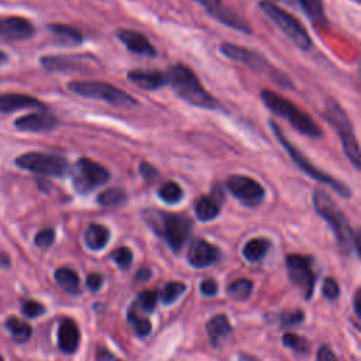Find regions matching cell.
Segmentation results:
<instances>
[{"label":"cell","instance_id":"cell-54","mask_svg":"<svg viewBox=\"0 0 361 361\" xmlns=\"http://www.w3.org/2000/svg\"><path fill=\"white\" fill-rule=\"evenodd\" d=\"M0 361H3V358H1V355H0Z\"/></svg>","mask_w":361,"mask_h":361},{"label":"cell","instance_id":"cell-43","mask_svg":"<svg viewBox=\"0 0 361 361\" xmlns=\"http://www.w3.org/2000/svg\"><path fill=\"white\" fill-rule=\"evenodd\" d=\"M316 361H337V357L330 347L322 345L316 354Z\"/></svg>","mask_w":361,"mask_h":361},{"label":"cell","instance_id":"cell-9","mask_svg":"<svg viewBox=\"0 0 361 361\" xmlns=\"http://www.w3.org/2000/svg\"><path fill=\"white\" fill-rule=\"evenodd\" d=\"M16 165L24 171L44 175L62 178L68 172V161L65 157L49 152H25L16 158Z\"/></svg>","mask_w":361,"mask_h":361},{"label":"cell","instance_id":"cell-7","mask_svg":"<svg viewBox=\"0 0 361 361\" xmlns=\"http://www.w3.org/2000/svg\"><path fill=\"white\" fill-rule=\"evenodd\" d=\"M68 89L82 97L102 100L104 103H109L121 109H131L138 104V102L134 97H131L127 92L106 82L76 80V82L68 83Z\"/></svg>","mask_w":361,"mask_h":361},{"label":"cell","instance_id":"cell-45","mask_svg":"<svg viewBox=\"0 0 361 361\" xmlns=\"http://www.w3.org/2000/svg\"><path fill=\"white\" fill-rule=\"evenodd\" d=\"M140 172L144 176V179H147V180H152V179H155L158 176V171L151 164H148V162H142L141 164Z\"/></svg>","mask_w":361,"mask_h":361},{"label":"cell","instance_id":"cell-11","mask_svg":"<svg viewBox=\"0 0 361 361\" xmlns=\"http://www.w3.org/2000/svg\"><path fill=\"white\" fill-rule=\"evenodd\" d=\"M109 179L110 172L103 165L89 158H79L72 168V185L80 195L92 192L109 182Z\"/></svg>","mask_w":361,"mask_h":361},{"label":"cell","instance_id":"cell-19","mask_svg":"<svg viewBox=\"0 0 361 361\" xmlns=\"http://www.w3.org/2000/svg\"><path fill=\"white\" fill-rule=\"evenodd\" d=\"M21 109H39L47 110L44 103L38 99L21 94V93H6L0 94V113H11Z\"/></svg>","mask_w":361,"mask_h":361},{"label":"cell","instance_id":"cell-44","mask_svg":"<svg viewBox=\"0 0 361 361\" xmlns=\"http://www.w3.org/2000/svg\"><path fill=\"white\" fill-rule=\"evenodd\" d=\"M217 289H219L217 283L212 279H206L200 283V292L206 296H214L217 293Z\"/></svg>","mask_w":361,"mask_h":361},{"label":"cell","instance_id":"cell-29","mask_svg":"<svg viewBox=\"0 0 361 361\" xmlns=\"http://www.w3.org/2000/svg\"><path fill=\"white\" fill-rule=\"evenodd\" d=\"M303 11L312 20L314 25H326L327 18L324 14V7L322 0H299Z\"/></svg>","mask_w":361,"mask_h":361},{"label":"cell","instance_id":"cell-26","mask_svg":"<svg viewBox=\"0 0 361 361\" xmlns=\"http://www.w3.org/2000/svg\"><path fill=\"white\" fill-rule=\"evenodd\" d=\"M196 217L200 221H210L220 213V203L213 196H203L195 204Z\"/></svg>","mask_w":361,"mask_h":361},{"label":"cell","instance_id":"cell-5","mask_svg":"<svg viewBox=\"0 0 361 361\" xmlns=\"http://www.w3.org/2000/svg\"><path fill=\"white\" fill-rule=\"evenodd\" d=\"M269 127H271L272 133L275 134L276 140L279 141V144L285 148V151L288 152V155L292 158V161H293L307 176H310L312 179L317 180V182H320V183H324V185L330 186L337 195H340V196L344 197V199H347V197L351 196V190H350L343 182H340L338 179L330 176L329 173H326L324 171L319 169L317 166H314V165L307 159V157H306L296 145H293V144L286 138V135L282 133L281 127H279L275 121H269Z\"/></svg>","mask_w":361,"mask_h":361},{"label":"cell","instance_id":"cell-41","mask_svg":"<svg viewBox=\"0 0 361 361\" xmlns=\"http://www.w3.org/2000/svg\"><path fill=\"white\" fill-rule=\"evenodd\" d=\"M322 292L323 295L327 298V299H336L338 295H340V288L337 285V282L333 279V278H327L324 279L323 282V286H322Z\"/></svg>","mask_w":361,"mask_h":361},{"label":"cell","instance_id":"cell-18","mask_svg":"<svg viewBox=\"0 0 361 361\" xmlns=\"http://www.w3.org/2000/svg\"><path fill=\"white\" fill-rule=\"evenodd\" d=\"M117 38L124 44V47L134 54L138 55H147V56H154L157 55V51L154 45L148 41V38L134 30L128 28H120L117 31Z\"/></svg>","mask_w":361,"mask_h":361},{"label":"cell","instance_id":"cell-3","mask_svg":"<svg viewBox=\"0 0 361 361\" xmlns=\"http://www.w3.org/2000/svg\"><path fill=\"white\" fill-rule=\"evenodd\" d=\"M259 96H261L262 103L274 114L288 120L300 134L312 137V138H319L323 135L322 128L312 120V117L307 113H305L303 110H300L290 100L285 99L283 96H281L276 92L269 90V89H264Z\"/></svg>","mask_w":361,"mask_h":361},{"label":"cell","instance_id":"cell-52","mask_svg":"<svg viewBox=\"0 0 361 361\" xmlns=\"http://www.w3.org/2000/svg\"><path fill=\"white\" fill-rule=\"evenodd\" d=\"M275 1H282V3H286V4H292L293 0H275Z\"/></svg>","mask_w":361,"mask_h":361},{"label":"cell","instance_id":"cell-20","mask_svg":"<svg viewBox=\"0 0 361 361\" xmlns=\"http://www.w3.org/2000/svg\"><path fill=\"white\" fill-rule=\"evenodd\" d=\"M127 79L144 90H157L165 86L166 78L159 71L133 69L127 73Z\"/></svg>","mask_w":361,"mask_h":361},{"label":"cell","instance_id":"cell-47","mask_svg":"<svg viewBox=\"0 0 361 361\" xmlns=\"http://www.w3.org/2000/svg\"><path fill=\"white\" fill-rule=\"evenodd\" d=\"M149 276H151V272H149V269H140V271H138V274L135 275V279L142 282V281H147Z\"/></svg>","mask_w":361,"mask_h":361},{"label":"cell","instance_id":"cell-32","mask_svg":"<svg viewBox=\"0 0 361 361\" xmlns=\"http://www.w3.org/2000/svg\"><path fill=\"white\" fill-rule=\"evenodd\" d=\"M252 290V282L247 278H241V279H237L234 282H231L227 288V292L228 295L233 298V299H237V300H244L250 296Z\"/></svg>","mask_w":361,"mask_h":361},{"label":"cell","instance_id":"cell-48","mask_svg":"<svg viewBox=\"0 0 361 361\" xmlns=\"http://www.w3.org/2000/svg\"><path fill=\"white\" fill-rule=\"evenodd\" d=\"M360 296H361V293H360V290H357V293H355V296H354V310H355V314L360 317L361 316V310H360Z\"/></svg>","mask_w":361,"mask_h":361},{"label":"cell","instance_id":"cell-35","mask_svg":"<svg viewBox=\"0 0 361 361\" xmlns=\"http://www.w3.org/2000/svg\"><path fill=\"white\" fill-rule=\"evenodd\" d=\"M186 289V285L183 282H168L162 292H161V299L165 305H169L175 302Z\"/></svg>","mask_w":361,"mask_h":361},{"label":"cell","instance_id":"cell-42","mask_svg":"<svg viewBox=\"0 0 361 361\" xmlns=\"http://www.w3.org/2000/svg\"><path fill=\"white\" fill-rule=\"evenodd\" d=\"M305 314L300 310H292V312H283L281 314V322L285 326H292V324H298L300 322H303Z\"/></svg>","mask_w":361,"mask_h":361},{"label":"cell","instance_id":"cell-23","mask_svg":"<svg viewBox=\"0 0 361 361\" xmlns=\"http://www.w3.org/2000/svg\"><path fill=\"white\" fill-rule=\"evenodd\" d=\"M110 240V231L102 224H89L85 231V244L89 250L99 251L106 247Z\"/></svg>","mask_w":361,"mask_h":361},{"label":"cell","instance_id":"cell-28","mask_svg":"<svg viewBox=\"0 0 361 361\" xmlns=\"http://www.w3.org/2000/svg\"><path fill=\"white\" fill-rule=\"evenodd\" d=\"M269 245L271 243L267 238H252L244 245L243 255L247 261L257 262L265 257Z\"/></svg>","mask_w":361,"mask_h":361},{"label":"cell","instance_id":"cell-39","mask_svg":"<svg viewBox=\"0 0 361 361\" xmlns=\"http://www.w3.org/2000/svg\"><path fill=\"white\" fill-rule=\"evenodd\" d=\"M157 293L152 290H144L140 293L138 296V306L144 310V312H152L155 309L157 305Z\"/></svg>","mask_w":361,"mask_h":361},{"label":"cell","instance_id":"cell-50","mask_svg":"<svg viewBox=\"0 0 361 361\" xmlns=\"http://www.w3.org/2000/svg\"><path fill=\"white\" fill-rule=\"evenodd\" d=\"M240 361H258L250 355H245V354H240Z\"/></svg>","mask_w":361,"mask_h":361},{"label":"cell","instance_id":"cell-22","mask_svg":"<svg viewBox=\"0 0 361 361\" xmlns=\"http://www.w3.org/2000/svg\"><path fill=\"white\" fill-rule=\"evenodd\" d=\"M49 32L52 34L54 39L63 45V47H76L79 44H82V32L68 24H51L48 25Z\"/></svg>","mask_w":361,"mask_h":361},{"label":"cell","instance_id":"cell-37","mask_svg":"<svg viewBox=\"0 0 361 361\" xmlns=\"http://www.w3.org/2000/svg\"><path fill=\"white\" fill-rule=\"evenodd\" d=\"M111 259L120 267V268H128L133 261V252L127 247H120L111 254Z\"/></svg>","mask_w":361,"mask_h":361},{"label":"cell","instance_id":"cell-17","mask_svg":"<svg viewBox=\"0 0 361 361\" xmlns=\"http://www.w3.org/2000/svg\"><path fill=\"white\" fill-rule=\"evenodd\" d=\"M220 257V250L204 240H195L188 250V261L195 268H206L217 262Z\"/></svg>","mask_w":361,"mask_h":361},{"label":"cell","instance_id":"cell-4","mask_svg":"<svg viewBox=\"0 0 361 361\" xmlns=\"http://www.w3.org/2000/svg\"><path fill=\"white\" fill-rule=\"evenodd\" d=\"M313 206L314 210L329 223L340 250L344 252H350L355 235H353L351 227L348 226L344 213L340 210L336 202L323 189H314Z\"/></svg>","mask_w":361,"mask_h":361},{"label":"cell","instance_id":"cell-8","mask_svg":"<svg viewBox=\"0 0 361 361\" xmlns=\"http://www.w3.org/2000/svg\"><path fill=\"white\" fill-rule=\"evenodd\" d=\"M258 7L298 48H300L302 51L310 49L312 38L298 18H295L288 11L279 8L278 6L272 4L271 1H261Z\"/></svg>","mask_w":361,"mask_h":361},{"label":"cell","instance_id":"cell-30","mask_svg":"<svg viewBox=\"0 0 361 361\" xmlns=\"http://www.w3.org/2000/svg\"><path fill=\"white\" fill-rule=\"evenodd\" d=\"M4 326L17 343H24L31 337V333H32L31 326L17 317H8Z\"/></svg>","mask_w":361,"mask_h":361},{"label":"cell","instance_id":"cell-46","mask_svg":"<svg viewBox=\"0 0 361 361\" xmlns=\"http://www.w3.org/2000/svg\"><path fill=\"white\" fill-rule=\"evenodd\" d=\"M86 285L90 290H97L102 286V276L99 274H90L86 278Z\"/></svg>","mask_w":361,"mask_h":361},{"label":"cell","instance_id":"cell-16","mask_svg":"<svg viewBox=\"0 0 361 361\" xmlns=\"http://www.w3.org/2000/svg\"><path fill=\"white\" fill-rule=\"evenodd\" d=\"M16 128L20 131H28V133H44V131H51L55 127L59 126V120L48 113L47 110L30 113L25 116L18 117L14 121Z\"/></svg>","mask_w":361,"mask_h":361},{"label":"cell","instance_id":"cell-12","mask_svg":"<svg viewBox=\"0 0 361 361\" xmlns=\"http://www.w3.org/2000/svg\"><path fill=\"white\" fill-rule=\"evenodd\" d=\"M286 268H288V275L292 283L302 290L306 299H309L314 288V274L312 271V258L299 255V254H290L286 257Z\"/></svg>","mask_w":361,"mask_h":361},{"label":"cell","instance_id":"cell-36","mask_svg":"<svg viewBox=\"0 0 361 361\" xmlns=\"http://www.w3.org/2000/svg\"><path fill=\"white\" fill-rule=\"evenodd\" d=\"M282 343H283V345H286L298 353H306L309 348L307 340L295 333H285L282 336Z\"/></svg>","mask_w":361,"mask_h":361},{"label":"cell","instance_id":"cell-53","mask_svg":"<svg viewBox=\"0 0 361 361\" xmlns=\"http://www.w3.org/2000/svg\"><path fill=\"white\" fill-rule=\"evenodd\" d=\"M193 1H197V3H200V4H202V6H203V4H204V0H193Z\"/></svg>","mask_w":361,"mask_h":361},{"label":"cell","instance_id":"cell-34","mask_svg":"<svg viewBox=\"0 0 361 361\" xmlns=\"http://www.w3.org/2000/svg\"><path fill=\"white\" fill-rule=\"evenodd\" d=\"M128 322L133 324L134 331L140 337H145L151 333V322L147 317H141L137 312H134L133 307L128 309Z\"/></svg>","mask_w":361,"mask_h":361},{"label":"cell","instance_id":"cell-15","mask_svg":"<svg viewBox=\"0 0 361 361\" xmlns=\"http://www.w3.org/2000/svg\"><path fill=\"white\" fill-rule=\"evenodd\" d=\"M35 27L24 17L10 16L0 20V39L3 41H23L34 35Z\"/></svg>","mask_w":361,"mask_h":361},{"label":"cell","instance_id":"cell-51","mask_svg":"<svg viewBox=\"0 0 361 361\" xmlns=\"http://www.w3.org/2000/svg\"><path fill=\"white\" fill-rule=\"evenodd\" d=\"M7 59V56H6V54H3L1 51H0V65H3L4 63V61Z\"/></svg>","mask_w":361,"mask_h":361},{"label":"cell","instance_id":"cell-2","mask_svg":"<svg viewBox=\"0 0 361 361\" xmlns=\"http://www.w3.org/2000/svg\"><path fill=\"white\" fill-rule=\"evenodd\" d=\"M144 219L157 234L165 238L175 252L183 247L192 231V221L185 214L147 210L144 212Z\"/></svg>","mask_w":361,"mask_h":361},{"label":"cell","instance_id":"cell-49","mask_svg":"<svg viewBox=\"0 0 361 361\" xmlns=\"http://www.w3.org/2000/svg\"><path fill=\"white\" fill-rule=\"evenodd\" d=\"M0 265H3V267H8L10 265L8 255L6 252H1V251H0Z\"/></svg>","mask_w":361,"mask_h":361},{"label":"cell","instance_id":"cell-21","mask_svg":"<svg viewBox=\"0 0 361 361\" xmlns=\"http://www.w3.org/2000/svg\"><path fill=\"white\" fill-rule=\"evenodd\" d=\"M79 337L80 334L76 323L71 319H63L58 329V345L61 351L65 354L75 353L79 345Z\"/></svg>","mask_w":361,"mask_h":361},{"label":"cell","instance_id":"cell-31","mask_svg":"<svg viewBox=\"0 0 361 361\" xmlns=\"http://www.w3.org/2000/svg\"><path fill=\"white\" fill-rule=\"evenodd\" d=\"M158 196L162 202L168 203V204H175L178 203L182 196H183V190L182 188L176 183V182H165L159 186L158 189Z\"/></svg>","mask_w":361,"mask_h":361},{"label":"cell","instance_id":"cell-25","mask_svg":"<svg viewBox=\"0 0 361 361\" xmlns=\"http://www.w3.org/2000/svg\"><path fill=\"white\" fill-rule=\"evenodd\" d=\"M39 62L48 71H68V69H78L82 66L79 58L63 56V55H47V56H42Z\"/></svg>","mask_w":361,"mask_h":361},{"label":"cell","instance_id":"cell-14","mask_svg":"<svg viewBox=\"0 0 361 361\" xmlns=\"http://www.w3.org/2000/svg\"><path fill=\"white\" fill-rule=\"evenodd\" d=\"M203 7L217 21H220L234 30H238L243 32H251L247 21L243 17H240L237 11H234L231 7L224 4L221 0H204Z\"/></svg>","mask_w":361,"mask_h":361},{"label":"cell","instance_id":"cell-13","mask_svg":"<svg viewBox=\"0 0 361 361\" xmlns=\"http://www.w3.org/2000/svg\"><path fill=\"white\" fill-rule=\"evenodd\" d=\"M226 188L235 199L248 207L258 206L265 196V190L261 183L244 175H231L226 180Z\"/></svg>","mask_w":361,"mask_h":361},{"label":"cell","instance_id":"cell-38","mask_svg":"<svg viewBox=\"0 0 361 361\" xmlns=\"http://www.w3.org/2000/svg\"><path fill=\"white\" fill-rule=\"evenodd\" d=\"M54 240H55V231H54V228H44V230H41V231H38V233L35 234L34 243H35V245H37L38 248L45 250V248H48V247L54 243Z\"/></svg>","mask_w":361,"mask_h":361},{"label":"cell","instance_id":"cell-6","mask_svg":"<svg viewBox=\"0 0 361 361\" xmlns=\"http://www.w3.org/2000/svg\"><path fill=\"white\" fill-rule=\"evenodd\" d=\"M324 117L331 124L333 128H336L337 134L340 135L344 152L348 158V161L355 166V169L361 168V152L360 147L355 138V134L353 131L351 121L347 116V113L343 110V107L333 99L326 100L324 106Z\"/></svg>","mask_w":361,"mask_h":361},{"label":"cell","instance_id":"cell-10","mask_svg":"<svg viewBox=\"0 0 361 361\" xmlns=\"http://www.w3.org/2000/svg\"><path fill=\"white\" fill-rule=\"evenodd\" d=\"M220 51L224 56H227L228 59H233L235 62H240L243 65H247L248 68L261 72V73H267L271 75L274 80H276L278 83H281V86L285 87H290V82L288 78H285L282 73H279L278 71H275V68L258 52L251 51L248 48L235 45V44H230V42H223L220 45Z\"/></svg>","mask_w":361,"mask_h":361},{"label":"cell","instance_id":"cell-40","mask_svg":"<svg viewBox=\"0 0 361 361\" xmlns=\"http://www.w3.org/2000/svg\"><path fill=\"white\" fill-rule=\"evenodd\" d=\"M23 313H24V316L34 319V317H38L42 313H45V307L42 303H39L37 300H25L23 305Z\"/></svg>","mask_w":361,"mask_h":361},{"label":"cell","instance_id":"cell-33","mask_svg":"<svg viewBox=\"0 0 361 361\" xmlns=\"http://www.w3.org/2000/svg\"><path fill=\"white\" fill-rule=\"evenodd\" d=\"M126 199V192L121 188H110L99 193L96 202L102 206H113L118 204Z\"/></svg>","mask_w":361,"mask_h":361},{"label":"cell","instance_id":"cell-24","mask_svg":"<svg viewBox=\"0 0 361 361\" xmlns=\"http://www.w3.org/2000/svg\"><path fill=\"white\" fill-rule=\"evenodd\" d=\"M206 330L212 343L217 345L219 341L224 340L231 333V324L226 314H216L207 322Z\"/></svg>","mask_w":361,"mask_h":361},{"label":"cell","instance_id":"cell-27","mask_svg":"<svg viewBox=\"0 0 361 361\" xmlns=\"http://www.w3.org/2000/svg\"><path fill=\"white\" fill-rule=\"evenodd\" d=\"M55 281L65 292L71 295H78L80 292L79 276L69 268H58L55 271Z\"/></svg>","mask_w":361,"mask_h":361},{"label":"cell","instance_id":"cell-1","mask_svg":"<svg viewBox=\"0 0 361 361\" xmlns=\"http://www.w3.org/2000/svg\"><path fill=\"white\" fill-rule=\"evenodd\" d=\"M166 82L171 85L172 90L183 99L186 103L196 106L199 109L216 110V99L202 86L200 80L195 72L183 63H175L168 68Z\"/></svg>","mask_w":361,"mask_h":361}]
</instances>
